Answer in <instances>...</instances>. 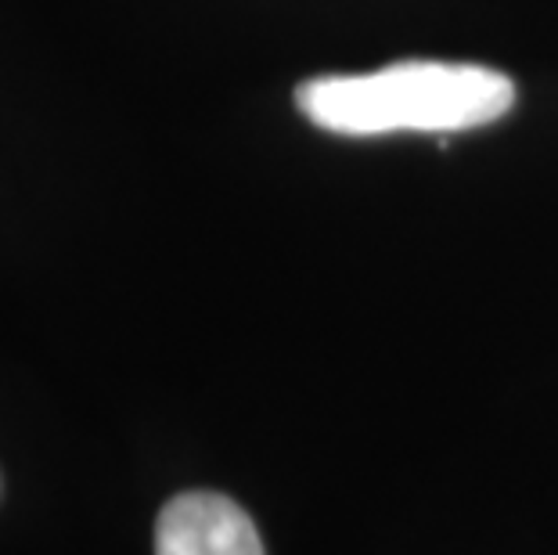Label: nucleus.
Returning a JSON list of instances; mask_svg holds the SVG:
<instances>
[{
    "label": "nucleus",
    "instance_id": "obj_1",
    "mask_svg": "<svg viewBox=\"0 0 558 555\" xmlns=\"http://www.w3.org/2000/svg\"><path fill=\"white\" fill-rule=\"evenodd\" d=\"M512 101L515 87L505 73L465 62H397L378 73L314 76L295 87L306 120L347 137L472 130L501 120Z\"/></svg>",
    "mask_w": 558,
    "mask_h": 555
},
{
    "label": "nucleus",
    "instance_id": "obj_2",
    "mask_svg": "<svg viewBox=\"0 0 558 555\" xmlns=\"http://www.w3.org/2000/svg\"><path fill=\"white\" fill-rule=\"evenodd\" d=\"M156 555H267L259 530L220 491H184L162 505Z\"/></svg>",
    "mask_w": 558,
    "mask_h": 555
}]
</instances>
